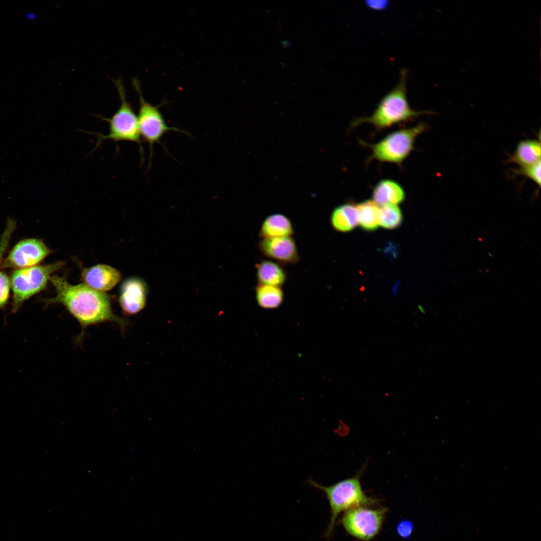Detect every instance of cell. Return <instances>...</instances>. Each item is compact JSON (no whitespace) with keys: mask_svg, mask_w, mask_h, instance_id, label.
I'll use <instances>...</instances> for the list:
<instances>
[{"mask_svg":"<svg viewBox=\"0 0 541 541\" xmlns=\"http://www.w3.org/2000/svg\"><path fill=\"white\" fill-rule=\"evenodd\" d=\"M50 281L56 294L43 301L47 305H63L79 322L82 328L78 337L80 340L84 330L91 325L112 322L122 328L125 326V320L113 313L109 297L104 292L94 290L84 284L72 285L64 277L57 275L52 276Z\"/></svg>","mask_w":541,"mask_h":541,"instance_id":"cell-1","label":"cell"},{"mask_svg":"<svg viewBox=\"0 0 541 541\" xmlns=\"http://www.w3.org/2000/svg\"><path fill=\"white\" fill-rule=\"evenodd\" d=\"M407 72L406 69H402L398 84L383 97L373 114L369 117L354 120L351 124V128L363 123H369L377 131H380L400 123L412 120L420 115L429 114V111H416L410 107L407 97Z\"/></svg>","mask_w":541,"mask_h":541,"instance_id":"cell-2","label":"cell"},{"mask_svg":"<svg viewBox=\"0 0 541 541\" xmlns=\"http://www.w3.org/2000/svg\"><path fill=\"white\" fill-rule=\"evenodd\" d=\"M364 469L365 466L354 476L329 486H324L311 478L308 480L310 485L325 494L330 505L331 517L326 537L329 538L332 535L336 519L341 512L359 506H370L377 502L362 489L360 477Z\"/></svg>","mask_w":541,"mask_h":541,"instance_id":"cell-3","label":"cell"},{"mask_svg":"<svg viewBox=\"0 0 541 541\" xmlns=\"http://www.w3.org/2000/svg\"><path fill=\"white\" fill-rule=\"evenodd\" d=\"M64 264L63 262L58 261L14 270L10 279L12 291L11 312L17 313L25 302L44 290L52 275Z\"/></svg>","mask_w":541,"mask_h":541,"instance_id":"cell-4","label":"cell"},{"mask_svg":"<svg viewBox=\"0 0 541 541\" xmlns=\"http://www.w3.org/2000/svg\"><path fill=\"white\" fill-rule=\"evenodd\" d=\"M426 129L424 123L392 132L374 144L362 142L369 147L372 153L369 160L401 164L414 149L417 137Z\"/></svg>","mask_w":541,"mask_h":541,"instance_id":"cell-5","label":"cell"},{"mask_svg":"<svg viewBox=\"0 0 541 541\" xmlns=\"http://www.w3.org/2000/svg\"><path fill=\"white\" fill-rule=\"evenodd\" d=\"M121 103L110 118H103L109 124L108 133L99 135L97 145L104 140L111 139L116 142H131L138 144L142 149L138 118L130 103L126 99L125 91L121 78L114 81Z\"/></svg>","mask_w":541,"mask_h":541,"instance_id":"cell-6","label":"cell"},{"mask_svg":"<svg viewBox=\"0 0 541 541\" xmlns=\"http://www.w3.org/2000/svg\"><path fill=\"white\" fill-rule=\"evenodd\" d=\"M387 509L359 506L345 511L341 523L346 532L361 541H369L380 531Z\"/></svg>","mask_w":541,"mask_h":541,"instance_id":"cell-7","label":"cell"},{"mask_svg":"<svg viewBox=\"0 0 541 541\" xmlns=\"http://www.w3.org/2000/svg\"><path fill=\"white\" fill-rule=\"evenodd\" d=\"M133 84L139 99L137 118L140 137L149 144L152 154L153 145L159 143L167 132L173 130L184 132V131L168 126L159 107L150 104L143 98L137 79L133 80Z\"/></svg>","mask_w":541,"mask_h":541,"instance_id":"cell-8","label":"cell"},{"mask_svg":"<svg viewBox=\"0 0 541 541\" xmlns=\"http://www.w3.org/2000/svg\"><path fill=\"white\" fill-rule=\"evenodd\" d=\"M50 253L44 241L35 238L19 241L2 260L3 268L19 269L37 265Z\"/></svg>","mask_w":541,"mask_h":541,"instance_id":"cell-9","label":"cell"},{"mask_svg":"<svg viewBox=\"0 0 541 541\" xmlns=\"http://www.w3.org/2000/svg\"><path fill=\"white\" fill-rule=\"evenodd\" d=\"M261 253L279 263H297L300 259L296 241L292 236L261 238L258 243Z\"/></svg>","mask_w":541,"mask_h":541,"instance_id":"cell-10","label":"cell"},{"mask_svg":"<svg viewBox=\"0 0 541 541\" xmlns=\"http://www.w3.org/2000/svg\"><path fill=\"white\" fill-rule=\"evenodd\" d=\"M81 276L86 286L104 293L113 288L121 278V274L117 269L104 264L83 269Z\"/></svg>","mask_w":541,"mask_h":541,"instance_id":"cell-11","label":"cell"},{"mask_svg":"<svg viewBox=\"0 0 541 541\" xmlns=\"http://www.w3.org/2000/svg\"><path fill=\"white\" fill-rule=\"evenodd\" d=\"M146 294V287L142 281L137 278L129 279L123 283L121 288L120 306L127 314L137 313L145 307Z\"/></svg>","mask_w":541,"mask_h":541,"instance_id":"cell-12","label":"cell"},{"mask_svg":"<svg viewBox=\"0 0 541 541\" xmlns=\"http://www.w3.org/2000/svg\"><path fill=\"white\" fill-rule=\"evenodd\" d=\"M372 198L379 206L387 204L398 205L405 198L403 188L397 182L391 179L379 181L373 190Z\"/></svg>","mask_w":541,"mask_h":541,"instance_id":"cell-13","label":"cell"},{"mask_svg":"<svg viewBox=\"0 0 541 541\" xmlns=\"http://www.w3.org/2000/svg\"><path fill=\"white\" fill-rule=\"evenodd\" d=\"M294 233V227L291 220L283 214L274 213L267 216L264 219L258 231V236L260 239L292 236Z\"/></svg>","mask_w":541,"mask_h":541,"instance_id":"cell-14","label":"cell"},{"mask_svg":"<svg viewBox=\"0 0 541 541\" xmlns=\"http://www.w3.org/2000/svg\"><path fill=\"white\" fill-rule=\"evenodd\" d=\"M330 222L333 228L338 232L351 231L359 223L356 205L348 203L337 206L331 213Z\"/></svg>","mask_w":541,"mask_h":541,"instance_id":"cell-15","label":"cell"},{"mask_svg":"<svg viewBox=\"0 0 541 541\" xmlns=\"http://www.w3.org/2000/svg\"><path fill=\"white\" fill-rule=\"evenodd\" d=\"M16 222L9 218L0 237V309H4L9 300L11 290L10 279L2 270L1 264L3 255L9 245L11 236L16 228Z\"/></svg>","mask_w":541,"mask_h":541,"instance_id":"cell-16","label":"cell"},{"mask_svg":"<svg viewBox=\"0 0 541 541\" xmlns=\"http://www.w3.org/2000/svg\"><path fill=\"white\" fill-rule=\"evenodd\" d=\"M258 284L281 287L287 280V274L278 262L263 260L256 264Z\"/></svg>","mask_w":541,"mask_h":541,"instance_id":"cell-17","label":"cell"},{"mask_svg":"<svg viewBox=\"0 0 541 541\" xmlns=\"http://www.w3.org/2000/svg\"><path fill=\"white\" fill-rule=\"evenodd\" d=\"M541 148L539 142L527 140L518 143L510 160L521 167L533 164L540 160Z\"/></svg>","mask_w":541,"mask_h":541,"instance_id":"cell-18","label":"cell"},{"mask_svg":"<svg viewBox=\"0 0 541 541\" xmlns=\"http://www.w3.org/2000/svg\"><path fill=\"white\" fill-rule=\"evenodd\" d=\"M256 302L261 308L273 309L278 308L284 300L281 287L258 284L255 289Z\"/></svg>","mask_w":541,"mask_h":541,"instance_id":"cell-19","label":"cell"},{"mask_svg":"<svg viewBox=\"0 0 541 541\" xmlns=\"http://www.w3.org/2000/svg\"><path fill=\"white\" fill-rule=\"evenodd\" d=\"M359 223L366 230L372 231L379 225L380 206L372 200L364 201L356 205Z\"/></svg>","mask_w":541,"mask_h":541,"instance_id":"cell-20","label":"cell"},{"mask_svg":"<svg viewBox=\"0 0 541 541\" xmlns=\"http://www.w3.org/2000/svg\"><path fill=\"white\" fill-rule=\"evenodd\" d=\"M379 225L387 229L399 227L402 221V214L398 205L387 204L380 206Z\"/></svg>","mask_w":541,"mask_h":541,"instance_id":"cell-21","label":"cell"},{"mask_svg":"<svg viewBox=\"0 0 541 541\" xmlns=\"http://www.w3.org/2000/svg\"><path fill=\"white\" fill-rule=\"evenodd\" d=\"M540 160L536 163L520 167L517 172L530 178L538 185H540Z\"/></svg>","mask_w":541,"mask_h":541,"instance_id":"cell-22","label":"cell"},{"mask_svg":"<svg viewBox=\"0 0 541 541\" xmlns=\"http://www.w3.org/2000/svg\"><path fill=\"white\" fill-rule=\"evenodd\" d=\"M397 530L401 537H407L412 532L413 525L409 521H403L398 525Z\"/></svg>","mask_w":541,"mask_h":541,"instance_id":"cell-23","label":"cell"},{"mask_svg":"<svg viewBox=\"0 0 541 541\" xmlns=\"http://www.w3.org/2000/svg\"><path fill=\"white\" fill-rule=\"evenodd\" d=\"M367 7L374 11H382L387 8L389 5L388 1H367L365 2Z\"/></svg>","mask_w":541,"mask_h":541,"instance_id":"cell-24","label":"cell"}]
</instances>
